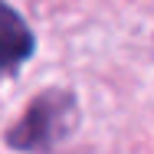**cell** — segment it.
<instances>
[{"label":"cell","instance_id":"1","mask_svg":"<svg viewBox=\"0 0 154 154\" xmlns=\"http://www.w3.org/2000/svg\"><path fill=\"white\" fill-rule=\"evenodd\" d=\"M69 125H72V98L66 92H43L10 128L7 144L17 151H49L66 138Z\"/></svg>","mask_w":154,"mask_h":154},{"label":"cell","instance_id":"2","mask_svg":"<svg viewBox=\"0 0 154 154\" xmlns=\"http://www.w3.org/2000/svg\"><path fill=\"white\" fill-rule=\"evenodd\" d=\"M3 20H7V26L0 33L3 69H7V72H17V66L23 59H30V53H33V33H30V26L20 20V13H17L13 7L3 10Z\"/></svg>","mask_w":154,"mask_h":154}]
</instances>
